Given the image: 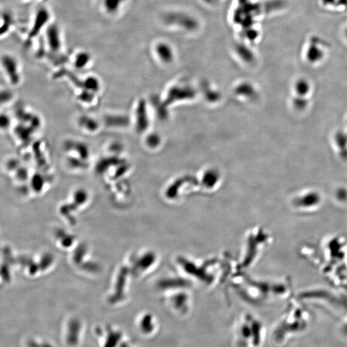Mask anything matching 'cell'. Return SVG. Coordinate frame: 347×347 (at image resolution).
Listing matches in <instances>:
<instances>
[{
  "mask_svg": "<svg viewBox=\"0 0 347 347\" xmlns=\"http://www.w3.org/2000/svg\"><path fill=\"white\" fill-rule=\"evenodd\" d=\"M237 339L240 347H259L263 342V327L258 322L251 326L246 322L241 324L237 331Z\"/></svg>",
  "mask_w": 347,
  "mask_h": 347,
  "instance_id": "cell-1",
  "label": "cell"
},
{
  "mask_svg": "<svg viewBox=\"0 0 347 347\" xmlns=\"http://www.w3.org/2000/svg\"><path fill=\"white\" fill-rule=\"evenodd\" d=\"M3 63L10 79L11 78L12 83L17 84L19 79V76H18L17 63L11 57H7V56L4 58Z\"/></svg>",
  "mask_w": 347,
  "mask_h": 347,
  "instance_id": "cell-2",
  "label": "cell"
},
{
  "mask_svg": "<svg viewBox=\"0 0 347 347\" xmlns=\"http://www.w3.org/2000/svg\"><path fill=\"white\" fill-rule=\"evenodd\" d=\"M120 0H106V7L110 11L113 12L118 8Z\"/></svg>",
  "mask_w": 347,
  "mask_h": 347,
  "instance_id": "cell-3",
  "label": "cell"
}]
</instances>
